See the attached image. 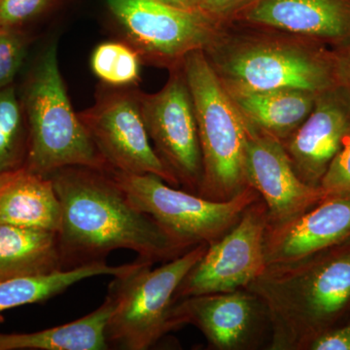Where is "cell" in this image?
I'll list each match as a JSON object with an SVG mask.
<instances>
[{
    "label": "cell",
    "mask_w": 350,
    "mask_h": 350,
    "mask_svg": "<svg viewBox=\"0 0 350 350\" xmlns=\"http://www.w3.org/2000/svg\"><path fill=\"white\" fill-rule=\"evenodd\" d=\"M48 177L61 204L57 239L63 269L105 261L121 248L153 262L190 250L133 206L107 170L76 165Z\"/></svg>",
    "instance_id": "cell-1"
},
{
    "label": "cell",
    "mask_w": 350,
    "mask_h": 350,
    "mask_svg": "<svg viewBox=\"0 0 350 350\" xmlns=\"http://www.w3.org/2000/svg\"><path fill=\"white\" fill-rule=\"evenodd\" d=\"M245 289L266 305L271 350H308L350 317V237L303 259L269 265Z\"/></svg>",
    "instance_id": "cell-2"
},
{
    "label": "cell",
    "mask_w": 350,
    "mask_h": 350,
    "mask_svg": "<svg viewBox=\"0 0 350 350\" xmlns=\"http://www.w3.org/2000/svg\"><path fill=\"white\" fill-rule=\"evenodd\" d=\"M204 54L228 90L317 94L340 83L335 51L284 32L226 31L224 27Z\"/></svg>",
    "instance_id": "cell-3"
},
{
    "label": "cell",
    "mask_w": 350,
    "mask_h": 350,
    "mask_svg": "<svg viewBox=\"0 0 350 350\" xmlns=\"http://www.w3.org/2000/svg\"><path fill=\"white\" fill-rule=\"evenodd\" d=\"M18 92L29 129L27 169L46 177L76 165L109 169L69 100L56 42L39 53Z\"/></svg>",
    "instance_id": "cell-4"
},
{
    "label": "cell",
    "mask_w": 350,
    "mask_h": 350,
    "mask_svg": "<svg viewBox=\"0 0 350 350\" xmlns=\"http://www.w3.org/2000/svg\"><path fill=\"white\" fill-rule=\"evenodd\" d=\"M194 103L202 151L199 196L228 200L250 187L245 174L247 126L204 51L186 56L181 64Z\"/></svg>",
    "instance_id": "cell-5"
},
{
    "label": "cell",
    "mask_w": 350,
    "mask_h": 350,
    "mask_svg": "<svg viewBox=\"0 0 350 350\" xmlns=\"http://www.w3.org/2000/svg\"><path fill=\"white\" fill-rule=\"evenodd\" d=\"M207 246L196 245L155 269V262L138 258L131 271L115 276L107 293L114 301L105 329L109 349H149L170 333L177 289Z\"/></svg>",
    "instance_id": "cell-6"
},
{
    "label": "cell",
    "mask_w": 350,
    "mask_h": 350,
    "mask_svg": "<svg viewBox=\"0 0 350 350\" xmlns=\"http://www.w3.org/2000/svg\"><path fill=\"white\" fill-rule=\"evenodd\" d=\"M107 172L133 206L187 248L217 241L239 222L251 204L261 199L257 191L247 187L231 200H207L172 187L154 174L113 169Z\"/></svg>",
    "instance_id": "cell-7"
},
{
    "label": "cell",
    "mask_w": 350,
    "mask_h": 350,
    "mask_svg": "<svg viewBox=\"0 0 350 350\" xmlns=\"http://www.w3.org/2000/svg\"><path fill=\"white\" fill-rule=\"evenodd\" d=\"M124 41L142 63L170 69L186 56L204 51L217 38L224 23L204 11L184 10L158 0H107Z\"/></svg>",
    "instance_id": "cell-8"
},
{
    "label": "cell",
    "mask_w": 350,
    "mask_h": 350,
    "mask_svg": "<svg viewBox=\"0 0 350 350\" xmlns=\"http://www.w3.org/2000/svg\"><path fill=\"white\" fill-rule=\"evenodd\" d=\"M137 93L129 88L101 92L93 107L78 113L79 118L109 169L154 174L179 188L176 177L152 145Z\"/></svg>",
    "instance_id": "cell-9"
},
{
    "label": "cell",
    "mask_w": 350,
    "mask_h": 350,
    "mask_svg": "<svg viewBox=\"0 0 350 350\" xmlns=\"http://www.w3.org/2000/svg\"><path fill=\"white\" fill-rule=\"evenodd\" d=\"M147 133L161 160L180 187L199 194L202 180V151L194 103L183 69H170L165 86L155 94L138 92Z\"/></svg>",
    "instance_id": "cell-10"
},
{
    "label": "cell",
    "mask_w": 350,
    "mask_h": 350,
    "mask_svg": "<svg viewBox=\"0 0 350 350\" xmlns=\"http://www.w3.org/2000/svg\"><path fill=\"white\" fill-rule=\"evenodd\" d=\"M268 223V209L260 199L244 211L229 232L208 244L179 285L175 301L245 289L266 268L264 243Z\"/></svg>",
    "instance_id": "cell-11"
},
{
    "label": "cell",
    "mask_w": 350,
    "mask_h": 350,
    "mask_svg": "<svg viewBox=\"0 0 350 350\" xmlns=\"http://www.w3.org/2000/svg\"><path fill=\"white\" fill-rule=\"evenodd\" d=\"M193 325L216 350H255L269 347L271 324L268 308L247 289L199 295L176 301L170 332Z\"/></svg>",
    "instance_id": "cell-12"
},
{
    "label": "cell",
    "mask_w": 350,
    "mask_h": 350,
    "mask_svg": "<svg viewBox=\"0 0 350 350\" xmlns=\"http://www.w3.org/2000/svg\"><path fill=\"white\" fill-rule=\"evenodd\" d=\"M246 126V180L266 204L269 225L287 222L324 200L321 189L304 183L295 172L278 138Z\"/></svg>",
    "instance_id": "cell-13"
},
{
    "label": "cell",
    "mask_w": 350,
    "mask_h": 350,
    "mask_svg": "<svg viewBox=\"0 0 350 350\" xmlns=\"http://www.w3.org/2000/svg\"><path fill=\"white\" fill-rule=\"evenodd\" d=\"M349 133L350 88L340 82L317 94L308 118L282 142L301 180L320 188Z\"/></svg>",
    "instance_id": "cell-14"
},
{
    "label": "cell",
    "mask_w": 350,
    "mask_h": 350,
    "mask_svg": "<svg viewBox=\"0 0 350 350\" xmlns=\"http://www.w3.org/2000/svg\"><path fill=\"white\" fill-rule=\"evenodd\" d=\"M238 18L334 51L350 44V0H257Z\"/></svg>",
    "instance_id": "cell-15"
},
{
    "label": "cell",
    "mask_w": 350,
    "mask_h": 350,
    "mask_svg": "<svg viewBox=\"0 0 350 350\" xmlns=\"http://www.w3.org/2000/svg\"><path fill=\"white\" fill-rule=\"evenodd\" d=\"M350 237V198H332L287 222L269 225L265 234L266 265L303 259Z\"/></svg>",
    "instance_id": "cell-16"
},
{
    "label": "cell",
    "mask_w": 350,
    "mask_h": 350,
    "mask_svg": "<svg viewBox=\"0 0 350 350\" xmlns=\"http://www.w3.org/2000/svg\"><path fill=\"white\" fill-rule=\"evenodd\" d=\"M61 219L49 177L25 167L0 174V225L57 232Z\"/></svg>",
    "instance_id": "cell-17"
},
{
    "label": "cell",
    "mask_w": 350,
    "mask_h": 350,
    "mask_svg": "<svg viewBox=\"0 0 350 350\" xmlns=\"http://www.w3.org/2000/svg\"><path fill=\"white\" fill-rule=\"evenodd\" d=\"M247 125L286 139L312 112L317 94L294 89H226Z\"/></svg>",
    "instance_id": "cell-18"
},
{
    "label": "cell",
    "mask_w": 350,
    "mask_h": 350,
    "mask_svg": "<svg viewBox=\"0 0 350 350\" xmlns=\"http://www.w3.org/2000/svg\"><path fill=\"white\" fill-rule=\"evenodd\" d=\"M113 310L114 301L107 294L96 310L70 323L34 333H0V350L109 349L105 329Z\"/></svg>",
    "instance_id": "cell-19"
},
{
    "label": "cell",
    "mask_w": 350,
    "mask_h": 350,
    "mask_svg": "<svg viewBox=\"0 0 350 350\" xmlns=\"http://www.w3.org/2000/svg\"><path fill=\"white\" fill-rule=\"evenodd\" d=\"M63 269L57 232L0 225V282Z\"/></svg>",
    "instance_id": "cell-20"
},
{
    "label": "cell",
    "mask_w": 350,
    "mask_h": 350,
    "mask_svg": "<svg viewBox=\"0 0 350 350\" xmlns=\"http://www.w3.org/2000/svg\"><path fill=\"white\" fill-rule=\"evenodd\" d=\"M135 262L110 266L94 262L73 269H57L40 275L20 276L0 282V312L19 306L41 303L63 293L76 283L96 276H120L133 268Z\"/></svg>",
    "instance_id": "cell-21"
},
{
    "label": "cell",
    "mask_w": 350,
    "mask_h": 350,
    "mask_svg": "<svg viewBox=\"0 0 350 350\" xmlns=\"http://www.w3.org/2000/svg\"><path fill=\"white\" fill-rule=\"evenodd\" d=\"M29 129L15 84L0 89V174L25 167Z\"/></svg>",
    "instance_id": "cell-22"
},
{
    "label": "cell",
    "mask_w": 350,
    "mask_h": 350,
    "mask_svg": "<svg viewBox=\"0 0 350 350\" xmlns=\"http://www.w3.org/2000/svg\"><path fill=\"white\" fill-rule=\"evenodd\" d=\"M92 71L109 88H131L140 81L142 61L126 41H107L91 56Z\"/></svg>",
    "instance_id": "cell-23"
},
{
    "label": "cell",
    "mask_w": 350,
    "mask_h": 350,
    "mask_svg": "<svg viewBox=\"0 0 350 350\" xmlns=\"http://www.w3.org/2000/svg\"><path fill=\"white\" fill-rule=\"evenodd\" d=\"M31 42L24 27L0 29V89L15 84Z\"/></svg>",
    "instance_id": "cell-24"
},
{
    "label": "cell",
    "mask_w": 350,
    "mask_h": 350,
    "mask_svg": "<svg viewBox=\"0 0 350 350\" xmlns=\"http://www.w3.org/2000/svg\"><path fill=\"white\" fill-rule=\"evenodd\" d=\"M320 189L323 192L324 200L350 198V133L324 175Z\"/></svg>",
    "instance_id": "cell-25"
},
{
    "label": "cell",
    "mask_w": 350,
    "mask_h": 350,
    "mask_svg": "<svg viewBox=\"0 0 350 350\" xmlns=\"http://www.w3.org/2000/svg\"><path fill=\"white\" fill-rule=\"evenodd\" d=\"M57 0H0V29L24 27L42 15Z\"/></svg>",
    "instance_id": "cell-26"
},
{
    "label": "cell",
    "mask_w": 350,
    "mask_h": 350,
    "mask_svg": "<svg viewBox=\"0 0 350 350\" xmlns=\"http://www.w3.org/2000/svg\"><path fill=\"white\" fill-rule=\"evenodd\" d=\"M257 0H202V10L224 23L238 18Z\"/></svg>",
    "instance_id": "cell-27"
},
{
    "label": "cell",
    "mask_w": 350,
    "mask_h": 350,
    "mask_svg": "<svg viewBox=\"0 0 350 350\" xmlns=\"http://www.w3.org/2000/svg\"><path fill=\"white\" fill-rule=\"evenodd\" d=\"M308 350H350V317L340 326L317 338Z\"/></svg>",
    "instance_id": "cell-28"
},
{
    "label": "cell",
    "mask_w": 350,
    "mask_h": 350,
    "mask_svg": "<svg viewBox=\"0 0 350 350\" xmlns=\"http://www.w3.org/2000/svg\"><path fill=\"white\" fill-rule=\"evenodd\" d=\"M337 54L338 76L340 82L350 88V44L344 49L335 51Z\"/></svg>",
    "instance_id": "cell-29"
},
{
    "label": "cell",
    "mask_w": 350,
    "mask_h": 350,
    "mask_svg": "<svg viewBox=\"0 0 350 350\" xmlns=\"http://www.w3.org/2000/svg\"><path fill=\"white\" fill-rule=\"evenodd\" d=\"M158 1L176 7V8L184 9V10L202 11V0H158Z\"/></svg>",
    "instance_id": "cell-30"
}]
</instances>
